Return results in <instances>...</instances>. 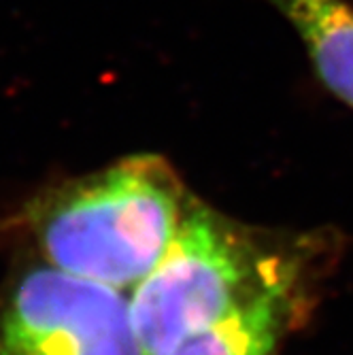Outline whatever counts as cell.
I'll use <instances>...</instances> for the list:
<instances>
[{"instance_id": "cell-2", "label": "cell", "mask_w": 353, "mask_h": 355, "mask_svg": "<svg viewBox=\"0 0 353 355\" xmlns=\"http://www.w3.org/2000/svg\"><path fill=\"white\" fill-rule=\"evenodd\" d=\"M334 239L241 223L194 200L160 260L130 298L135 330L147 355H162L273 285L330 266Z\"/></svg>"}, {"instance_id": "cell-5", "label": "cell", "mask_w": 353, "mask_h": 355, "mask_svg": "<svg viewBox=\"0 0 353 355\" xmlns=\"http://www.w3.org/2000/svg\"><path fill=\"white\" fill-rule=\"evenodd\" d=\"M304 43L322 85L353 109V7L347 0H266Z\"/></svg>"}, {"instance_id": "cell-4", "label": "cell", "mask_w": 353, "mask_h": 355, "mask_svg": "<svg viewBox=\"0 0 353 355\" xmlns=\"http://www.w3.org/2000/svg\"><path fill=\"white\" fill-rule=\"evenodd\" d=\"M326 270L309 268L273 285L162 355H277L283 340L307 324Z\"/></svg>"}, {"instance_id": "cell-1", "label": "cell", "mask_w": 353, "mask_h": 355, "mask_svg": "<svg viewBox=\"0 0 353 355\" xmlns=\"http://www.w3.org/2000/svg\"><path fill=\"white\" fill-rule=\"evenodd\" d=\"M194 200L166 157L141 153L41 189L7 228L45 264L126 289L160 264Z\"/></svg>"}, {"instance_id": "cell-3", "label": "cell", "mask_w": 353, "mask_h": 355, "mask_svg": "<svg viewBox=\"0 0 353 355\" xmlns=\"http://www.w3.org/2000/svg\"><path fill=\"white\" fill-rule=\"evenodd\" d=\"M0 355H147L121 289L49 264L0 292Z\"/></svg>"}]
</instances>
